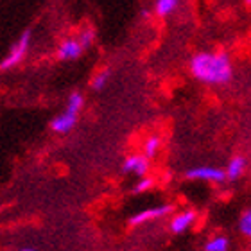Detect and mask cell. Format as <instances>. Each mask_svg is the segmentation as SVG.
Segmentation results:
<instances>
[{"label": "cell", "mask_w": 251, "mask_h": 251, "mask_svg": "<svg viewBox=\"0 0 251 251\" xmlns=\"http://www.w3.org/2000/svg\"><path fill=\"white\" fill-rule=\"evenodd\" d=\"M190 74L204 84H228L233 77V65L225 50L194 54L188 63Z\"/></svg>", "instance_id": "1"}, {"label": "cell", "mask_w": 251, "mask_h": 251, "mask_svg": "<svg viewBox=\"0 0 251 251\" xmlns=\"http://www.w3.org/2000/svg\"><path fill=\"white\" fill-rule=\"evenodd\" d=\"M31 38H32V31L31 29H25V31L20 34V38L11 45V49L4 56V59L0 61V70H2V72L13 70V68L18 67V65L25 59L29 45H31Z\"/></svg>", "instance_id": "2"}, {"label": "cell", "mask_w": 251, "mask_h": 251, "mask_svg": "<svg viewBox=\"0 0 251 251\" xmlns=\"http://www.w3.org/2000/svg\"><path fill=\"white\" fill-rule=\"evenodd\" d=\"M188 179H199V181H210V183H223L226 179V171L212 165H201L187 171Z\"/></svg>", "instance_id": "3"}, {"label": "cell", "mask_w": 251, "mask_h": 251, "mask_svg": "<svg viewBox=\"0 0 251 251\" xmlns=\"http://www.w3.org/2000/svg\"><path fill=\"white\" fill-rule=\"evenodd\" d=\"M174 212V206L173 204H160V206H152V208H146L138 212V214L131 215L129 219V225L131 226H140L144 223H149V221H154V219H160V217H165L167 214Z\"/></svg>", "instance_id": "4"}, {"label": "cell", "mask_w": 251, "mask_h": 251, "mask_svg": "<svg viewBox=\"0 0 251 251\" xmlns=\"http://www.w3.org/2000/svg\"><path fill=\"white\" fill-rule=\"evenodd\" d=\"M83 50L84 47L83 43L79 42V38H67L58 45L56 54H58V59H61V61H74L83 54Z\"/></svg>", "instance_id": "5"}, {"label": "cell", "mask_w": 251, "mask_h": 251, "mask_svg": "<svg viewBox=\"0 0 251 251\" xmlns=\"http://www.w3.org/2000/svg\"><path fill=\"white\" fill-rule=\"evenodd\" d=\"M122 171L144 178L149 173V158L146 154H131L122 162Z\"/></svg>", "instance_id": "6"}, {"label": "cell", "mask_w": 251, "mask_h": 251, "mask_svg": "<svg viewBox=\"0 0 251 251\" xmlns=\"http://www.w3.org/2000/svg\"><path fill=\"white\" fill-rule=\"evenodd\" d=\"M77 115L79 113L65 110L61 115L52 119V122H50V129H52L54 133H58V135H65V133L74 129V126H75V122H77Z\"/></svg>", "instance_id": "7"}, {"label": "cell", "mask_w": 251, "mask_h": 251, "mask_svg": "<svg viewBox=\"0 0 251 251\" xmlns=\"http://www.w3.org/2000/svg\"><path fill=\"white\" fill-rule=\"evenodd\" d=\"M194 221H196V212L190 208L183 210V212L176 214L171 219V231L173 233H183V231H187L194 225Z\"/></svg>", "instance_id": "8"}, {"label": "cell", "mask_w": 251, "mask_h": 251, "mask_svg": "<svg viewBox=\"0 0 251 251\" xmlns=\"http://www.w3.org/2000/svg\"><path fill=\"white\" fill-rule=\"evenodd\" d=\"M246 169V158L244 156H233L226 165V179H237L241 178L242 173Z\"/></svg>", "instance_id": "9"}, {"label": "cell", "mask_w": 251, "mask_h": 251, "mask_svg": "<svg viewBox=\"0 0 251 251\" xmlns=\"http://www.w3.org/2000/svg\"><path fill=\"white\" fill-rule=\"evenodd\" d=\"M178 4L179 0H156L154 2V15L160 16V18H165V16L173 15Z\"/></svg>", "instance_id": "10"}, {"label": "cell", "mask_w": 251, "mask_h": 251, "mask_svg": "<svg viewBox=\"0 0 251 251\" xmlns=\"http://www.w3.org/2000/svg\"><path fill=\"white\" fill-rule=\"evenodd\" d=\"M162 149V138L158 135H151L144 144V154H146L149 160L154 156H158V152Z\"/></svg>", "instance_id": "11"}, {"label": "cell", "mask_w": 251, "mask_h": 251, "mask_svg": "<svg viewBox=\"0 0 251 251\" xmlns=\"http://www.w3.org/2000/svg\"><path fill=\"white\" fill-rule=\"evenodd\" d=\"M110 77H111L110 68H104V70L97 72L94 75V77L90 79V86H92V90H95V92H100V90H102L106 86V84H108Z\"/></svg>", "instance_id": "12"}, {"label": "cell", "mask_w": 251, "mask_h": 251, "mask_svg": "<svg viewBox=\"0 0 251 251\" xmlns=\"http://www.w3.org/2000/svg\"><path fill=\"white\" fill-rule=\"evenodd\" d=\"M204 250L206 251H228V239L223 235L212 237V239L206 242Z\"/></svg>", "instance_id": "13"}, {"label": "cell", "mask_w": 251, "mask_h": 251, "mask_svg": "<svg viewBox=\"0 0 251 251\" xmlns=\"http://www.w3.org/2000/svg\"><path fill=\"white\" fill-rule=\"evenodd\" d=\"M84 104V99L83 95L79 94V92H72V94L68 95V100H67V110L74 111V113H79L81 108Z\"/></svg>", "instance_id": "14"}, {"label": "cell", "mask_w": 251, "mask_h": 251, "mask_svg": "<svg viewBox=\"0 0 251 251\" xmlns=\"http://www.w3.org/2000/svg\"><path fill=\"white\" fill-rule=\"evenodd\" d=\"M77 38H79V42L83 43L84 49L92 47V43L95 42V29L94 27H84L83 31L77 34Z\"/></svg>", "instance_id": "15"}, {"label": "cell", "mask_w": 251, "mask_h": 251, "mask_svg": "<svg viewBox=\"0 0 251 251\" xmlns=\"http://www.w3.org/2000/svg\"><path fill=\"white\" fill-rule=\"evenodd\" d=\"M239 230L244 237H250L251 239V210H246L244 214L241 215V221H239Z\"/></svg>", "instance_id": "16"}, {"label": "cell", "mask_w": 251, "mask_h": 251, "mask_svg": "<svg viewBox=\"0 0 251 251\" xmlns=\"http://www.w3.org/2000/svg\"><path fill=\"white\" fill-rule=\"evenodd\" d=\"M149 188H152V179L151 178H144L138 181V183H135V188H133V192H136V194H142V192H147Z\"/></svg>", "instance_id": "17"}, {"label": "cell", "mask_w": 251, "mask_h": 251, "mask_svg": "<svg viewBox=\"0 0 251 251\" xmlns=\"http://www.w3.org/2000/svg\"><path fill=\"white\" fill-rule=\"evenodd\" d=\"M140 15H142V18H147V16H149V11H147V9H142Z\"/></svg>", "instance_id": "18"}, {"label": "cell", "mask_w": 251, "mask_h": 251, "mask_svg": "<svg viewBox=\"0 0 251 251\" xmlns=\"http://www.w3.org/2000/svg\"><path fill=\"white\" fill-rule=\"evenodd\" d=\"M18 251H36V250H32V248H22V250H18Z\"/></svg>", "instance_id": "19"}, {"label": "cell", "mask_w": 251, "mask_h": 251, "mask_svg": "<svg viewBox=\"0 0 251 251\" xmlns=\"http://www.w3.org/2000/svg\"><path fill=\"white\" fill-rule=\"evenodd\" d=\"M246 4H248V5H251V0H246Z\"/></svg>", "instance_id": "20"}]
</instances>
